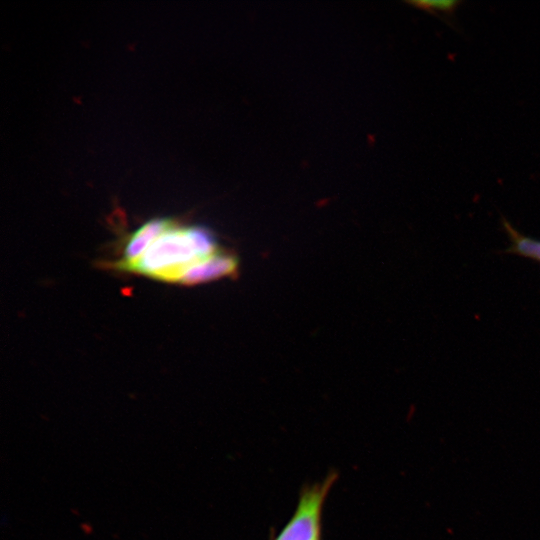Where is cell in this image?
I'll return each instance as SVG.
<instances>
[{
	"instance_id": "obj_1",
	"label": "cell",
	"mask_w": 540,
	"mask_h": 540,
	"mask_svg": "<svg viewBox=\"0 0 540 540\" xmlns=\"http://www.w3.org/2000/svg\"><path fill=\"white\" fill-rule=\"evenodd\" d=\"M216 251H218L216 239L207 228L174 224L125 272L172 282L183 269Z\"/></svg>"
},
{
	"instance_id": "obj_6",
	"label": "cell",
	"mask_w": 540,
	"mask_h": 540,
	"mask_svg": "<svg viewBox=\"0 0 540 540\" xmlns=\"http://www.w3.org/2000/svg\"><path fill=\"white\" fill-rule=\"evenodd\" d=\"M415 5L425 10H439L441 12H452L457 5L455 1H441V2H414Z\"/></svg>"
},
{
	"instance_id": "obj_2",
	"label": "cell",
	"mask_w": 540,
	"mask_h": 540,
	"mask_svg": "<svg viewBox=\"0 0 540 540\" xmlns=\"http://www.w3.org/2000/svg\"><path fill=\"white\" fill-rule=\"evenodd\" d=\"M335 478L331 474L303 490L294 516L275 540H320L321 510Z\"/></svg>"
},
{
	"instance_id": "obj_5",
	"label": "cell",
	"mask_w": 540,
	"mask_h": 540,
	"mask_svg": "<svg viewBox=\"0 0 540 540\" xmlns=\"http://www.w3.org/2000/svg\"><path fill=\"white\" fill-rule=\"evenodd\" d=\"M512 240V250L522 256L540 262V240L520 235L508 223L505 224Z\"/></svg>"
},
{
	"instance_id": "obj_3",
	"label": "cell",
	"mask_w": 540,
	"mask_h": 540,
	"mask_svg": "<svg viewBox=\"0 0 540 540\" xmlns=\"http://www.w3.org/2000/svg\"><path fill=\"white\" fill-rule=\"evenodd\" d=\"M238 259L231 253L218 250L183 269L172 280L183 285H196L230 277L238 271Z\"/></svg>"
},
{
	"instance_id": "obj_4",
	"label": "cell",
	"mask_w": 540,
	"mask_h": 540,
	"mask_svg": "<svg viewBox=\"0 0 540 540\" xmlns=\"http://www.w3.org/2000/svg\"><path fill=\"white\" fill-rule=\"evenodd\" d=\"M174 224L176 223L169 218H153L145 222L128 237L122 258L111 264V268L125 272L128 267L141 258L160 235Z\"/></svg>"
}]
</instances>
